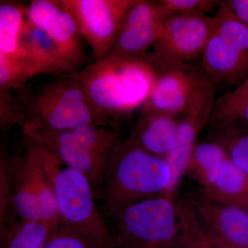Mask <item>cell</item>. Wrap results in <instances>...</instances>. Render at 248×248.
<instances>
[{"label": "cell", "mask_w": 248, "mask_h": 248, "mask_svg": "<svg viewBox=\"0 0 248 248\" xmlns=\"http://www.w3.org/2000/svg\"><path fill=\"white\" fill-rule=\"evenodd\" d=\"M23 120L22 103L17 93L0 90L1 131L7 133L11 127L20 125Z\"/></svg>", "instance_id": "obj_23"}, {"label": "cell", "mask_w": 248, "mask_h": 248, "mask_svg": "<svg viewBox=\"0 0 248 248\" xmlns=\"http://www.w3.org/2000/svg\"><path fill=\"white\" fill-rule=\"evenodd\" d=\"M37 76L28 62L0 53V90L18 92L27 87V81Z\"/></svg>", "instance_id": "obj_22"}, {"label": "cell", "mask_w": 248, "mask_h": 248, "mask_svg": "<svg viewBox=\"0 0 248 248\" xmlns=\"http://www.w3.org/2000/svg\"><path fill=\"white\" fill-rule=\"evenodd\" d=\"M172 16L177 14L207 15L219 8L222 1L215 0H162L159 1Z\"/></svg>", "instance_id": "obj_24"}, {"label": "cell", "mask_w": 248, "mask_h": 248, "mask_svg": "<svg viewBox=\"0 0 248 248\" xmlns=\"http://www.w3.org/2000/svg\"><path fill=\"white\" fill-rule=\"evenodd\" d=\"M189 69L174 68L160 74L151 97L141 109L177 117L185 107L190 93Z\"/></svg>", "instance_id": "obj_15"}, {"label": "cell", "mask_w": 248, "mask_h": 248, "mask_svg": "<svg viewBox=\"0 0 248 248\" xmlns=\"http://www.w3.org/2000/svg\"><path fill=\"white\" fill-rule=\"evenodd\" d=\"M187 201L210 245L220 248H248V210L228 206L202 197Z\"/></svg>", "instance_id": "obj_12"}, {"label": "cell", "mask_w": 248, "mask_h": 248, "mask_svg": "<svg viewBox=\"0 0 248 248\" xmlns=\"http://www.w3.org/2000/svg\"><path fill=\"white\" fill-rule=\"evenodd\" d=\"M104 246L80 234L67 229L64 227H58L48 243L44 248H103Z\"/></svg>", "instance_id": "obj_25"}, {"label": "cell", "mask_w": 248, "mask_h": 248, "mask_svg": "<svg viewBox=\"0 0 248 248\" xmlns=\"http://www.w3.org/2000/svg\"><path fill=\"white\" fill-rule=\"evenodd\" d=\"M215 19L207 15L177 14L166 19L147 58L159 76L187 68V62L202 58L213 31Z\"/></svg>", "instance_id": "obj_8"}, {"label": "cell", "mask_w": 248, "mask_h": 248, "mask_svg": "<svg viewBox=\"0 0 248 248\" xmlns=\"http://www.w3.org/2000/svg\"><path fill=\"white\" fill-rule=\"evenodd\" d=\"M225 2L233 14L248 27V0H228Z\"/></svg>", "instance_id": "obj_26"}, {"label": "cell", "mask_w": 248, "mask_h": 248, "mask_svg": "<svg viewBox=\"0 0 248 248\" xmlns=\"http://www.w3.org/2000/svg\"><path fill=\"white\" fill-rule=\"evenodd\" d=\"M228 157L218 143L203 142L196 145L187 170L192 172L203 189L207 188L215 182Z\"/></svg>", "instance_id": "obj_19"}, {"label": "cell", "mask_w": 248, "mask_h": 248, "mask_svg": "<svg viewBox=\"0 0 248 248\" xmlns=\"http://www.w3.org/2000/svg\"><path fill=\"white\" fill-rule=\"evenodd\" d=\"M239 86H241V87L244 88V89L248 90V78L245 80L244 82H242L241 84H239Z\"/></svg>", "instance_id": "obj_27"}, {"label": "cell", "mask_w": 248, "mask_h": 248, "mask_svg": "<svg viewBox=\"0 0 248 248\" xmlns=\"http://www.w3.org/2000/svg\"><path fill=\"white\" fill-rule=\"evenodd\" d=\"M33 142L53 189L60 226L107 246L110 231L95 203V192L89 178L76 169L62 167L53 153Z\"/></svg>", "instance_id": "obj_5"}, {"label": "cell", "mask_w": 248, "mask_h": 248, "mask_svg": "<svg viewBox=\"0 0 248 248\" xmlns=\"http://www.w3.org/2000/svg\"><path fill=\"white\" fill-rule=\"evenodd\" d=\"M170 17L169 13L159 1L140 0L124 18L109 55L128 59L146 56Z\"/></svg>", "instance_id": "obj_10"}, {"label": "cell", "mask_w": 248, "mask_h": 248, "mask_svg": "<svg viewBox=\"0 0 248 248\" xmlns=\"http://www.w3.org/2000/svg\"><path fill=\"white\" fill-rule=\"evenodd\" d=\"M21 130L24 138L45 147L62 164L84 174L95 195L111 153L121 141L118 132L105 125H83L62 132Z\"/></svg>", "instance_id": "obj_6"}, {"label": "cell", "mask_w": 248, "mask_h": 248, "mask_svg": "<svg viewBox=\"0 0 248 248\" xmlns=\"http://www.w3.org/2000/svg\"><path fill=\"white\" fill-rule=\"evenodd\" d=\"M27 17L50 37L77 72L88 64L84 40L59 0H32L27 6Z\"/></svg>", "instance_id": "obj_11"}, {"label": "cell", "mask_w": 248, "mask_h": 248, "mask_svg": "<svg viewBox=\"0 0 248 248\" xmlns=\"http://www.w3.org/2000/svg\"><path fill=\"white\" fill-rule=\"evenodd\" d=\"M177 117L141 109L132 140L152 154L166 158L177 141Z\"/></svg>", "instance_id": "obj_14"}, {"label": "cell", "mask_w": 248, "mask_h": 248, "mask_svg": "<svg viewBox=\"0 0 248 248\" xmlns=\"http://www.w3.org/2000/svg\"><path fill=\"white\" fill-rule=\"evenodd\" d=\"M108 244L123 248H207L210 242L187 201L153 197L121 212Z\"/></svg>", "instance_id": "obj_1"}, {"label": "cell", "mask_w": 248, "mask_h": 248, "mask_svg": "<svg viewBox=\"0 0 248 248\" xmlns=\"http://www.w3.org/2000/svg\"><path fill=\"white\" fill-rule=\"evenodd\" d=\"M19 44L23 59L35 68L37 76L48 75L57 79L77 73L50 37L27 16Z\"/></svg>", "instance_id": "obj_13"}, {"label": "cell", "mask_w": 248, "mask_h": 248, "mask_svg": "<svg viewBox=\"0 0 248 248\" xmlns=\"http://www.w3.org/2000/svg\"><path fill=\"white\" fill-rule=\"evenodd\" d=\"M212 137L230 159L248 174V128L236 124L218 125L214 127Z\"/></svg>", "instance_id": "obj_21"}, {"label": "cell", "mask_w": 248, "mask_h": 248, "mask_svg": "<svg viewBox=\"0 0 248 248\" xmlns=\"http://www.w3.org/2000/svg\"><path fill=\"white\" fill-rule=\"evenodd\" d=\"M59 226L45 219H15L0 228L1 248H44Z\"/></svg>", "instance_id": "obj_17"}, {"label": "cell", "mask_w": 248, "mask_h": 248, "mask_svg": "<svg viewBox=\"0 0 248 248\" xmlns=\"http://www.w3.org/2000/svg\"><path fill=\"white\" fill-rule=\"evenodd\" d=\"M203 55L202 67L215 86H236L248 78V27L222 1Z\"/></svg>", "instance_id": "obj_7"}, {"label": "cell", "mask_w": 248, "mask_h": 248, "mask_svg": "<svg viewBox=\"0 0 248 248\" xmlns=\"http://www.w3.org/2000/svg\"><path fill=\"white\" fill-rule=\"evenodd\" d=\"M17 93L23 110L20 128L62 132L83 125L108 126L93 107L76 73L57 78L35 90Z\"/></svg>", "instance_id": "obj_4"}, {"label": "cell", "mask_w": 248, "mask_h": 248, "mask_svg": "<svg viewBox=\"0 0 248 248\" xmlns=\"http://www.w3.org/2000/svg\"><path fill=\"white\" fill-rule=\"evenodd\" d=\"M76 22L94 60L110 53L124 18L140 0H59Z\"/></svg>", "instance_id": "obj_9"}, {"label": "cell", "mask_w": 248, "mask_h": 248, "mask_svg": "<svg viewBox=\"0 0 248 248\" xmlns=\"http://www.w3.org/2000/svg\"><path fill=\"white\" fill-rule=\"evenodd\" d=\"M26 16L27 6L24 5L16 1H1L0 53L24 60L19 43Z\"/></svg>", "instance_id": "obj_18"}, {"label": "cell", "mask_w": 248, "mask_h": 248, "mask_svg": "<svg viewBox=\"0 0 248 248\" xmlns=\"http://www.w3.org/2000/svg\"><path fill=\"white\" fill-rule=\"evenodd\" d=\"M76 74L93 107L108 124L141 110L159 77L146 55L128 59L108 55Z\"/></svg>", "instance_id": "obj_3"}, {"label": "cell", "mask_w": 248, "mask_h": 248, "mask_svg": "<svg viewBox=\"0 0 248 248\" xmlns=\"http://www.w3.org/2000/svg\"><path fill=\"white\" fill-rule=\"evenodd\" d=\"M202 195L215 203L245 208L248 204V174L227 158L215 182Z\"/></svg>", "instance_id": "obj_16"}, {"label": "cell", "mask_w": 248, "mask_h": 248, "mask_svg": "<svg viewBox=\"0 0 248 248\" xmlns=\"http://www.w3.org/2000/svg\"><path fill=\"white\" fill-rule=\"evenodd\" d=\"M172 191V173L167 160L130 138L121 140L111 153L96 197L101 201L104 217L113 221L132 204L169 196Z\"/></svg>", "instance_id": "obj_2"}, {"label": "cell", "mask_w": 248, "mask_h": 248, "mask_svg": "<svg viewBox=\"0 0 248 248\" xmlns=\"http://www.w3.org/2000/svg\"><path fill=\"white\" fill-rule=\"evenodd\" d=\"M220 248L218 247H217V246H213V245H210L208 248Z\"/></svg>", "instance_id": "obj_28"}, {"label": "cell", "mask_w": 248, "mask_h": 248, "mask_svg": "<svg viewBox=\"0 0 248 248\" xmlns=\"http://www.w3.org/2000/svg\"><path fill=\"white\" fill-rule=\"evenodd\" d=\"M213 127L236 124L248 128V91L241 86L215 102L210 120Z\"/></svg>", "instance_id": "obj_20"}, {"label": "cell", "mask_w": 248, "mask_h": 248, "mask_svg": "<svg viewBox=\"0 0 248 248\" xmlns=\"http://www.w3.org/2000/svg\"><path fill=\"white\" fill-rule=\"evenodd\" d=\"M245 208L247 209V210H248V204L247 205H246V207H245Z\"/></svg>", "instance_id": "obj_29"}]
</instances>
